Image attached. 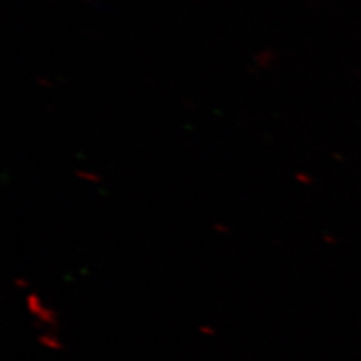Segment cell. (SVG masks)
I'll use <instances>...</instances> for the list:
<instances>
[{
    "mask_svg": "<svg viewBox=\"0 0 361 361\" xmlns=\"http://www.w3.org/2000/svg\"><path fill=\"white\" fill-rule=\"evenodd\" d=\"M37 343L44 349H50V351H61V349H63V343L59 338L58 333L53 330L41 331L37 336Z\"/></svg>",
    "mask_w": 361,
    "mask_h": 361,
    "instance_id": "7a4b0ae2",
    "label": "cell"
},
{
    "mask_svg": "<svg viewBox=\"0 0 361 361\" xmlns=\"http://www.w3.org/2000/svg\"><path fill=\"white\" fill-rule=\"evenodd\" d=\"M199 333H200L202 336H205V337H211V336L216 334V329H214L212 325L203 324V325H200V326H199Z\"/></svg>",
    "mask_w": 361,
    "mask_h": 361,
    "instance_id": "277c9868",
    "label": "cell"
},
{
    "mask_svg": "<svg viewBox=\"0 0 361 361\" xmlns=\"http://www.w3.org/2000/svg\"><path fill=\"white\" fill-rule=\"evenodd\" d=\"M14 285L18 288V289H29V285H27V281L25 280V277H16L14 279Z\"/></svg>",
    "mask_w": 361,
    "mask_h": 361,
    "instance_id": "8992f818",
    "label": "cell"
},
{
    "mask_svg": "<svg viewBox=\"0 0 361 361\" xmlns=\"http://www.w3.org/2000/svg\"><path fill=\"white\" fill-rule=\"evenodd\" d=\"M214 228V231H216L217 233H221V235H228L229 233V226H226V224H223V223H216L212 226Z\"/></svg>",
    "mask_w": 361,
    "mask_h": 361,
    "instance_id": "5b68a950",
    "label": "cell"
},
{
    "mask_svg": "<svg viewBox=\"0 0 361 361\" xmlns=\"http://www.w3.org/2000/svg\"><path fill=\"white\" fill-rule=\"evenodd\" d=\"M25 307L33 321V325H35L37 329H39L41 331L44 330L56 331V326H58V322H59L58 313H56V310H53L49 304H45V301L41 298L38 292L35 290L26 292Z\"/></svg>",
    "mask_w": 361,
    "mask_h": 361,
    "instance_id": "6da1fadb",
    "label": "cell"
},
{
    "mask_svg": "<svg viewBox=\"0 0 361 361\" xmlns=\"http://www.w3.org/2000/svg\"><path fill=\"white\" fill-rule=\"evenodd\" d=\"M75 178L83 180L86 184H99L101 183V176L97 172L89 171V169H77L74 172Z\"/></svg>",
    "mask_w": 361,
    "mask_h": 361,
    "instance_id": "3957f363",
    "label": "cell"
}]
</instances>
